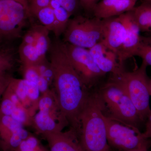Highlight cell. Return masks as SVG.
Instances as JSON below:
<instances>
[{
  "label": "cell",
  "instance_id": "277c9868",
  "mask_svg": "<svg viewBox=\"0 0 151 151\" xmlns=\"http://www.w3.org/2000/svg\"><path fill=\"white\" fill-rule=\"evenodd\" d=\"M148 65H142L132 71L124 70L117 75L130 99L135 105L142 122H145L151 112L150 107V80L147 74Z\"/></svg>",
  "mask_w": 151,
  "mask_h": 151
},
{
  "label": "cell",
  "instance_id": "f1b7e54d",
  "mask_svg": "<svg viewBox=\"0 0 151 151\" xmlns=\"http://www.w3.org/2000/svg\"><path fill=\"white\" fill-rule=\"evenodd\" d=\"M16 105L9 99L8 97L3 95L2 100L0 105V114L4 116H11Z\"/></svg>",
  "mask_w": 151,
  "mask_h": 151
},
{
  "label": "cell",
  "instance_id": "5bb4252c",
  "mask_svg": "<svg viewBox=\"0 0 151 151\" xmlns=\"http://www.w3.org/2000/svg\"><path fill=\"white\" fill-rule=\"evenodd\" d=\"M68 125L65 118H58L43 111H39L33 117L32 126L42 136L61 132Z\"/></svg>",
  "mask_w": 151,
  "mask_h": 151
},
{
  "label": "cell",
  "instance_id": "74e56055",
  "mask_svg": "<svg viewBox=\"0 0 151 151\" xmlns=\"http://www.w3.org/2000/svg\"><path fill=\"white\" fill-rule=\"evenodd\" d=\"M142 40L145 43L151 44V36L149 37H142Z\"/></svg>",
  "mask_w": 151,
  "mask_h": 151
},
{
  "label": "cell",
  "instance_id": "e0dca14e",
  "mask_svg": "<svg viewBox=\"0 0 151 151\" xmlns=\"http://www.w3.org/2000/svg\"><path fill=\"white\" fill-rule=\"evenodd\" d=\"M38 110L58 118H65L60 109L53 90L50 89L48 92L41 95L38 103Z\"/></svg>",
  "mask_w": 151,
  "mask_h": 151
},
{
  "label": "cell",
  "instance_id": "e575fe53",
  "mask_svg": "<svg viewBox=\"0 0 151 151\" xmlns=\"http://www.w3.org/2000/svg\"><path fill=\"white\" fill-rule=\"evenodd\" d=\"M143 137L151 139V112L145 121V130L143 133Z\"/></svg>",
  "mask_w": 151,
  "mask_h": 151
},
{
  "label": "cell",
  "instance_id": "484cf974",
  "mask_svg": "<svg viewBox=\"0 0 151 151\" xmlns=\"http://www.w3.org/2000/svg\"><path fill=\"white\" fill-rule=\"evenodd\" d=\"M36 66L40 76L46 79L50 86L53 84L54 73L50 63L46 59Z\"/></svg>",
  "mask_w": 151,
  "mask_h": 151
},
{
  "label": "cell",
  "instance_id": "8fae6325",
  "mask_svg": "<svg viewBox=\"0 0 151 151\" xmlns=\"http://www.w3.org/2000/svg\"><path fill=\"white\" fill-rule=\"evenodd\" d=\"M89 50L96 65L105 74L111 73L119 75L124 70L123 65L119 63L117 54L108 48L103 41Z\"/></svg>",
  "mask_w": 151,
  "mask_h": 151
},
{
  "label": "cell",
  "instance_id": "ac0fdd59",
  "mask_svg": "<svg viewBox=\"0 0 151 151\" xmlns=\"http://www.w3.org/2000/svg\"><path fill=\"white\" fill-rule=\"evenodd\" d=\"M9 86L17 94L22 105L28 109L33 116L31 105L28 97V83L27 81L23 79L14 78L12 77Z\"/></svg>",
  "mask_w": 151,
  "mask_h": 151
},
{
  "label": "cell",
  "instance_id": "30bf717a",
  "mask_svg": "<svg viewBox=\"0 0 151 151\" xmlns=\"http://www.w3.org/2000/svg\"><path fill=\"white\" fill-rule=\"evenodd\" d=\"M126 28V36L122 46L117 53L119 63L123 65L124 61L132 57L136 56L142 42L140 32L132 11L119 16Z\"/></svg>",
  "mask_w": 151,
  "mask_h": 151
},
{
  "label": "cell",
  "instance_id": "2e32d148",
  "mask_svg": "<svg viewBox=\"0 0 151 151\" xmlns=\"http://www.w3.org/2000/svg\"><path fill=\"white\" fill-rule=\"evenodd\" d=\"M132 12L140 31L151 32V3L145 0Z\"/></svg>",
  "mask_w": 151,
  "mask_h": 151
},
{
  "label": "cell",
  "instance_id": "1f68e13d",
  "mask_svg": "<svg viewBox=\"0 0 151 151\" xmlns=\"http://www.w3.org/2000/svg\"><path fill=\"white\" fill-rule=\"evenodd\" d=\"M80 5L86 12L92 13L94 7L100 0H78Z\"/></svg>",
  "mask_w": 151,
  "mask_h": 151
},
{
  "label": "cell",
  "instance_id": "d6986e66",
  "mask_svg": "<svg viewBox=\"0 0 151 151\" xmlns=\"http://www.w3.org/2000/svg\"><path fill=\"white\" fill-rule=\"evenodd\" d=\"M19 54L22 65H36L42 62L35 45L22 42Z\"/></svg>",
  "mask_w": 151,
  "mask_h": 151
},
{
  "label": "cell",
  "instance_id": "4316f807",
  "mask_svg": "<svg viewBox=\"0 0 151 151\" xmlns=\"http://www.w3.org/2000/svg\"><path fill=\"white\" fill-rule=\"evenodd\" d=\"M23 78L29 82L37 84L40 75L36 65H22Z\"/></svg>",
  "mask_w": 151,
  "mask_h": 151
},
{
  "label": "cell",
  "instance_id": "ba28073f",
  "mask_svg": "<svg viewBox=\"0 0 151 151\" xmlns=\"http://www.w3.org/2000/svg\"><path fill=\"white\" fill-rule=\"evenodd\" d=\"M65 43L69 60L81 81L88 88L94 85L105 74L94 62L89 49Z\"/></svg>",
  "mask_w": 151,
  "mask_h": 151
},
{
  "label": "cell",
  "instance_id": "5b68a950",
  "mask_svg": "<svg viewBox=\"0 0 151 151\" xmlns=\"http://www.w3.org/2000/svg\"><path fill=\"white\" fill-rule=\"evenodd\" d=\"M103 19L76 16L68 21L63 34L64 42L89 49L103 40Z\"/></svg>",
  "mask_w": 151,
  "mask_h": 151
},
{
  "label": "cell",
  "instance_id": "7402d4cb",
  "mask_svg": "<svg viewBox=\"0 0 151 151\" xmlns=\"http://www.w3.org/2000/svg\"><path fill=\"white\" fill-rule=\"evenodd\" d=\"M15 151H49L45 148L35 136L30 134Z\"/></svg>",
  "mask_w": 151,
  "mask_h": 151
},
{
  "label": "cell",
  "instance_id": "3957f363",
  "mask_svg": "<svg viewBox=\"0 0 151 151\" xmlns=\"http://www.w3.org/2000/svg\"><path fill=\"white\" fill-rule=\"evenodd\" d=\"M99 92L111 113L110 116L138 128L143 122L117 75H112Z\"/></svg>",
  "mask_w": 151,
  "mask_h": 151
},
{
  "label": "cell",
  "instance_id": "7c38bea8",
  "mask_svg": "<svg viewBox=\"0 0 151 151\" xmlns=\"http://www.w3.org/2000/svg\"><path fill=\"white\" fill-rule=\"evenodd\" d=\"M103 21V43L117 54L126 36V27L119 16L104 19Z\"/></svg>",
  "mask_w": 151,
  "mask_h": 151
},
{
  "label": "cell",
  "instance_id": "4fadbf2b",
  "mask_svg": "<svg viewBox=\"0 0 151 151\" xmlns=\"http://www.w3.org/2000/svg\"><path fill=\"white\" fill-rule=\"evenodd\" d=\"M43 137L48 143L50 151H84L77 134L71 129L67 132L51 133Z\"/></svg>",
  "mask_w": 151,
  "mask_h": 151
},
{
  "label": "cell",
  "instance_id": "6da1fadb",
  "mask_svg": "<svg viewBox=\"0 0 151 151\" xmlns=\"http://www.w3.org/2000/svg\"><path fill=\"white\" fill-rule=\"evenodd\" d=\"M49 50L54 73L53 90L60 109L78 136L79 117L90 93L71 64L65 42L55 37Z\"/></svg>",
  "mask_w": 151,
  "mask_h": 151
},
{
  "label": "cell",
  "instance_id": "44dd1931",
  "mask_svg": "<svg viewBox=\"0 0 151 151\" xmlns=\"http://www.w3.org/2000/svg\"><path fill=\"white\" fill-rule=\"evenodd\" d=\"M33 16L36 17L41 24L46 27L49 31L53 32L55 18L54 11L50 6H48L38 10Z\"/></svg>",
  "mask_w": 151,
  "mask_h": 151
},
{
  "label": "cell",
  "instance_id": "ab89813d",
  "mask_svg": "<svg viewBox=\"0 0 151 151\" xmlns=\"http://www.w3.org/2000/svg\"><path fill=\"white\" fill-rule=\"evenodd\" d=\"M150 94L151 96V79H150Z\"/></svg>",
  "mask_w": 151,
  "mask_h": 151
},
{
  "label": "cell",
  "instance_id": "7a4b0ae2",
  "mask_svg": "<svg viewBox=\"0 0 151 151\" xmlns=\"http://www.w3.org/2000/svg\"><path fill=\"white\" fill-rule=\"evenodd\" d=\"M105 106L100 92L90 93L79 117L78 138L84 151H111L103 119Z\"/></svg>",
  "mask_w": 151,
  "mask_h": 151
},
{
  "label": "cell",
  "instance_id": "f35d334b",
  "mask_svg": "<svg viewBox=\"0 0 151 151\" xmlns=\"http://www.w3.org/2000/svg\"><path fill=\"white\" fill-rule=\"evenodd\" d=\"M149 148V147H145L135 149V150L129 151H148V149Z\"/></svg>",
  "mask_w": 151,
  "mask_h": 151
},
{
  "label": "cell",
  "instance_id": "9c48e42d",
  "mask_svg": "<svg viewBox=\"0 0 151 151\" xmlns=\"http://www.w3.org/2000/svg\"><path fill=\"white\" fill-rule=\"evenodd\" d=\"M30 134L11 116L0 114V147L3 151H15Z\"/></svg>",
  "mask_w": 151,
  "mask_h": 151
},
{
  "label": "cell",
  "instance_id": "60d3db41",
  "mask_svg": "<svg viewBox=\"0 0 151 151\" xmlns=\"http://www.w3.org/2000/svg\"><path fill=\"white\" fill-rule=\"evenodd\" d=\"M146 1H148L150 2L151 3V0H146Z\"/></svg>",
  "mask_w": 151,
  "mask_h": 151
},
{
  "label": "cell",
  "instance_id": "8d00e7d4",
  "mask_svg": "<svg viewBox=\"0 0 151 151\" xmlns=\"http://www.w3.org/2000/svg\"><path fill=\"white\" fill-rule=\"evenodd\" d=\"M60 4L55 1V0H50V3L49 6H50L53 10L58 8V7L60 6Z\"/></svg>",
  "mask_w": 151,
  "mask_h": 151
},
{
  "label": "cell",
  "instance_id": "d590c367",
  "mask_svg": "<svg viewBox=\"0 0 151 151\" xmlns=\"http://www.w3.org/2000/svg\"><path fill=\"white\" fill-rule=\"evenodd\" d=\"M14 1H17L18 2L22 4L29 11L30 13L29 0H14Z\"/></svg>",
  "mask_w": 151,
  "mask_h": 151
},
{
  "label": "cell",
  "instance_id": "ffe728a7",
  "mask_svg": "<svg viewBox=\"0 0 151 151\" xmlns=\"http://www.w3.org/2000/svg\"><path fill=\"white\" fill-rule=\"evenodd\" d=\"M53 11L55 19L54 29L52 32L54 34L55 37L59 38L65 32L71 15L61 6Z\"/></svg>",
  "mask_w": 151,
  "mask_h": 151
},
{
  "label": "cell",
  "instance_id": "b9f144b4",
  "mask_svg": "<svg viewBox=\"0 0 151 151\" xmlns=\"http://www.w3.org/2000/svg\"><path fill=\"white\" fill-rule=\"evenodd\" d=\"M133 1H134L137 2V0H133Z\"/></svg>",
  "mask_w": 151,
  "mask_h": 151
},
{
  "label": "cell",
  "instance_id": "f546056e",
  "mask_svg": "<svg viewBox=\"0 0 151 151\" xmlns=\"http://www.w3.org/2000/svg\"><path fill=\"white\" fill-rule=\"evenodd\" d=\"M65 9L71 15L76 12L80 4L78 0H55Z\"/></svg>",
  "mask_w": 151,
  "mask_h": 151
},
{
  "label": "cell",
  "instance_id": "d4e9b609",
  "mask_svg": "<svg viewBox=\"0 0 151 151\" xmlns=\"http://www.w3.org/2000/svg\"><path fill=\"white\" fill-rule=\"evenodd\" d=\"M27 81L28 97L31 105L33 113L35 115L38 110V103L41 94L37 84Z\"/></svg>",
  "mask_w": 151,
  "mask_h": 151
},
{
  "label": "cell",
  "instance_id": "d6a6232c",
  "mask_svg": "<svg viewBox=\"0 0 151 151\" xmlns=\"http://www.w3.org/2000/svg\"><path fill=\"white\" fill-rule=\"evenodd\" d=\"M12 77L7 73L0 76V97L3 95L10 82Z\"/></svg>",
  "mask_w": 151,
  "mask_h": 151
},
{
  "label": "cell",
  "instance_id": "83f0119b",
  "mask_svg": "<svg viewBox=\"0 0 151 151\" xmlns=\"http://www.w3.org/2000/svg\"><path fill=\"white\" fill-rule=\"evenodd\" d=\"M136 56L141 57L147 65H151V44L145 43L142 40Z\"/></svg>",
  "mask_w": 151,
  "mask_h": 151
},
{
  "label": "cell",
  "instance_id": "836d02e7",
  "mask_svg": "<svg viewBox=\"0 0 151 151\" xmlns=\"http://www.w3.org/2000/svg\"><path fill=\"white\" fill-rule=\"evenodd\" d=\"M37 84L41 94L46 93L50 89L49 88L50 85L48 82L42 76H40Z\"/></svg>",
  "mask_w": 151,
  "mask_h": 151
},
{
  "label": "cell",
  "instance_id": "52a82bcc",
  "mask_svg": "<svg viewBox=\"0 0 151 151\" xmlns=\"http://www.w3.org/2000/svg\"><path fill=\"white\" fill-rule=\"evenodd\" d=\"M30 17L21 3L14 0H0V42L20 37Z\"/></svg>",
  "mask_w": 151,
  "mask_h": 151
},
{
  "label": "cell",
  "instance_id": "cb8c5ba5",
  "mask_svg": "<svg viewBox=\"0 0 151 151\" xmlns=\"http://www.w3.org/2000/svg\"><path fill=\"white\" fill-rule=\"evenodd\" d=\"M14 57L9 49L0 50V76L12 69L14 65Z\"/></svg>",
  "mask_w": 151,
  "mask_h": 151
},
{
  "label": "cell",
  "instance_id": "603a6c76",
  "mask_svg": "<svg viewBox=\"0 0 151 151\" xmlns=\"http://www.w3.org/2000/svg\"><path fill=\"white\" fill-rule=\"evenodd\" d=\"M11 117L24 127L32 126L33 116L24 106L17 107Z\"/></svg>",
  "mask_w": 151,
  "mask_h": 151
},
{
  "label": "cell",
  "instance_id": "9a60e30c",
  "mask_svg": "<svg viewBox=\"0 0 151 151\" xmlns=\"http://www.w3.org/2000/svg\"><path fill=\"white\" fill-rule=\"evenodd\" d=\"M35 37V46L42 61L46 59V53L49 50L51 42L49 36L50 31L42 24H34L30 28Z\"/></svg>",
  "mask_w": 151,
  "mask_h": 151
},
{
  "label": "cell",
  "instance_id": "4dcf8cb0",
  "mask_svg": "<svg viewBox=\"0 0 151 151\" xmlns=\"http://www.w3.org/2000/svg\"><path fill=\"white\" fill-rule=\"evenodd\" d=\"M50 0H29L30 13L33 16L35 13L41 9L49 6Z\"/></svg>",
  "mask_w": 151,
  "mask_h": 151
},
{
  "label": "cell",
  "instance_id": "8992f818",
  "mask_svg": "<svg viewBox=\"0 0 151 151\" xmlns=\"http://www.w3.org/2000/svg\"><path fill=\"white\" fill-rule=\"evenodd\" d=\"M103 116L111 147L119 151H129L151 145V140L145 139L138 127L104 113Z\"/></svg>",
  "mask_w": 151,
  "mask_h": 151
}]
</instances>
